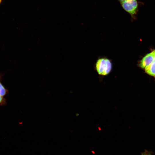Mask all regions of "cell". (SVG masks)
<instances>
[{"mask_svg": "<svg viewBox=\"0 0 155 155\" xmlns=\"http://www.w3.org/2000/svg\"><path fill=\"white\" fill-rule=\"evenodd\" d=\"M112 68L111 61L108 58L102 57L98 59L95 63V69L99 75L105 76L109 74Z\"/></svg>", "mask_w": 155, "mask_h": 155, "instance_id": "1", "label": "cell"}, {"mask_svg": "<svg viewBox=\"0 0 155 155\" xmlns=\"http://www.w3.org/2000/svg\"><path fill=\"white\" fill-rule=\"evenodd\" d=\"M123 9L132 16L136 14L138 11V3L137 0H125L120 2Z\"/></svg>", "mask_w": 155, "mask_h": 155, "instance_id": "2", "label": "cell"}, {"mask_svg": "<svg viewBox=\"0 0 155 155\" xmlns=\"http://www.w3.org/2000/svg\"><path fill=\"white\" fill-rule=\"evenodd\" d=\"M154 60V55L152 51L143 57L140 62L139 66L141 68L145 69L153 62Z\"/></svg>", "mask_w": 155, "mask_h": 155, "instance_id": "3", "label": "cell"}, {"mask_svg": "<svg viewBox=\"0 0 155 155\" xmlns=\"http://www.w3.org/2000/svg\"><path fill=\"white\" fill-rule=\"evenodd\" d=\"M145 72L148 75L155 78V61L153 62L145 69Z\"/></svg>", "mask_w": 155, "mask_h": 155, "instance_id": "4", "label": "cell"}, {"mask_svg": "<svg viewBox=\"0 0 155 155\" xmlns=\"http://www.w3.org/2000/svg\"><path fill=\"white\" fill-rule=\"evenodd\" d=\"M141 155H152L151 153L148 151L147 150H145L144 152H142L141 154Z\"/></svg>", "mask_w": 155, "mask_h": 155, "instance_id": "5", "label": "cell"}, {"mask_svg": "<svg viewBox=\"0 0 155 155\" xmlns=\"http://www.w3.org/2000/svg\"><path fill=\"white\" fill-rule=\"evenodd\" d=\"M152 52L153 54L154 57V61H155V50H154Z\"/></svg>", "mask_w": 155, "mask_h": 155, "instance_id": "6", "label": "cell"}, {"mask_svg": "<svg viewBox=\"0 0 155 155\" xmlns=\"http://www.w3.org/2000/svg\"><path fill=\"white\" fill-rule=\"evenodd\" d=\"M118 0L120 2H121V1H124L125 0Z\"/></svg>", "mask_w": 155, "mask_h": 155, "instance_id": "7", "label": "cell"}, {"mask_svg": "<svg viewBox=\"0 0 155 155\" xmlns=\"http://www.w3.org/2000/svg\"><path fill=\"white\" fill-rule=\"evenodd\" d=\"M1 1L2 0H0V3H1Z\"/></svg>", "mask_w": 155, "mask_h": 155, "instance_id": "8", "label": "cell"}]
</instances>
